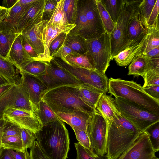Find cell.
<instances>
[{
    "instance_id": "6da1fadb",
    "label": "cell",
    "mask_w": 159,
    "mask_h": 159,
    "mask_svg": "<svg viewBox=\"0 0 159 159\" xmlns=\"http://www.w3.org/2000/svg\"><path fill=\"white\" fill-rule=\"evenodd\" d=\"M118 109L113 121L107 126L108 159H117L134 143L141 133Z\"/></svg>"
},
{
    "instance_id": "7a4b0ae2",
    "label": "cell",
    "mask_w": 159,
    "mask_h": 159,
    "mask_svg": "<svg viewBox=\"0 0 159 159\" xmlns=\"http://www.w3.org/2000/svg\"><path fill=\"white\" fill-rule=\"evenodd\" d=\"M35 134L37 141L49 159H66L70 148L69 133L59 119L43 126Z\"/></svg>"
},
{
    "instance_id": "3957f363",
    "label": "cell",
    "mask_w": 159,
    "mask_h": 159,
    "mask_svg": "<svg viewBox=\"0 0 159 159\" xmlns=\"http://www.w3.org/2000/svg\"><path fill=\"white\" fill-rule=\"evenodd\" d=\"M80 86L64 85L47 90L42 95L44 101L56 114L81 111L92 114L94 109L81 98Z\"/></svg>"
},
{
    "instance_id": "277c9868",
    "label": "cell",
    "mask_w": 159,
    "mask_h": 159,
    "mask_svg": "<svg viewBox=\"0 0 159 159\" xmlns=\"http://www.w3.org/2000/svg\"><path fill=\"white\" fill-rule=\"evenodd\" d=\"M108 93L119 97L159 116V101L148 94L140 84L132 81L111 77L108 79Z\"/></svg>"
},
{
    "instance_id": "5b68a950",
    "label": "cell",
    "mask_w": 159,
    "mask_h": 159,
    "mask_svg": "<svg viewBox=\"0 0 159 159\" xmlns=\"http://www.w3.org/2000/svg\"><path fill=\"white\" fill-rule=\"evenodd\" d=\"M51 61L82 82V87L101 94L108 91V79L105 74L96 70L72 66L57 57L53 58Z\"/></svg>"
},
{
    "instance_id": "8992f818",
    "label": "cell",
    "mask_w": 159,
    "mask_h": 159,
    "mask_svg": "<svg viewBox=\"0 0 159 159\" xmlns=\"http://www.w3.org/2000/svg\"><path fill=\"white\" fill-rule=\"evenodd\" d=\"M133 8V0H122L120 11L111 34V60L128 46V24Z\"/></svg>"
},
{
    "instance_id": "52a82bcc",
    "label": "cell",
    "mask_w": 159,
    "mask_h": 159,
    "mask_svg": "<svg viewBox=\"0 0 159 159\" xmlns=\"http://www.w3.org/2000/svg\"><path fill=\"white\" fill-rule=\"evenodd\" d=\"M121 114L133 124L141 132L153 124L159 121V116L144 110L119 97L115 98Z\"/></svg>"
},
{
    "instance_id": "ba28073f",
    "label": "cell",
    "mask_w": 159,
    "mask_h": 159,
    "mask_svg": "<svg viewBox=\"0 0 159 159\" xmlns=\"http://www.w3.org/2000/svg\"><path fill=\"white\" fill-rule=\"evenodd\" d=\"M85 44L95 70L105 74L111 61V34L106 31L97 38L85 39Z\"/></svg>"
},
{
    "instance_id": "9c48e42d",
    "label": "cell",
    "mask_w": 159,
    "mask_h": 159,
    "mask_svg": "<svg viewBox=\"0 0 159 159\" xmlns=\"http://www.w3.org/2000/svg\"><path fill=\"white\" fill-rule=\"evenodd\" d=\"M87 133L95 153L98 156L106 154V123L104 118L95 111L89 122Z\"/></svg>"
},
{
    "instance_id": "30bf717a",
    "label": "cell",
    "mask_w": 159,
    "mask_h": 159,
    "mask_svg": "<svg viewBox=\"0 0 159 159\" xmlns=\"http://www.w3.org/2000/svg\"><path fill=\"white\" fill-rule=\"evenodd\" d=\"M38 77L47 87V90L64 85L81 87L83 85L80 80L51 61L47 63L45 72Z\"/></svg>"
},
{
    "instance_id": "8fae6325",
    "label": "cell",
    "mask_w": 159,
    "mask_h": 159,
    "mask_svg": "<svg viewBox=\"0 0 159 159\" xmlns=\"http://www.w3.org/2000/svg\"><path fill=\"white\" fill-rule=\"evenodd\" d=\"M3 118L6 121L13 123L35 133L42 126L33 111L11 107L4 113Z\"/></svg>"
},
{
    "instance_id": "7c38bea8",
    "label": "cell",
    "mask_w": 159,
    "mask_h": 159,
    "mask_svg": "<svg viewBox=\"0 0 159 159\" xmlns=\"http://www.w3.org/2000/svg\"><path fill=\"white\" fill-rule=\"evenodd\" d=\"M146 132H141L134 143L117 159H151L155 156Z\"/></svg>"
},
{
    "instance_id": "4fadbf2b",
    "label": "cell",
    "mask_w": 159,
    "mask_h": 159,
    "mask_svg": "<svg viewBox=\"0 0 159 159\" xmlns=\"http://www.w3.org/2000/svg\"><path fill=\"white\" fill-rule=\"evenodd\" d=\"M141 1L133 0V8L128 24L129 42L127 47L140 42L147 32V28L139 11Z\"/></svg>"
},
{
    "instance_id": "5bb4252c",
    "label": "cell",
    "mask_w": 159,
    "mask_h": 159,
    "mask_svg": "<svg viewBox=\"0 0 159 159\" xmlns=\"http://www.w3.org/2000/svg\"><path fill=\"white\" fill-rule=\"evenodd\" d=\"M90 39L97 38L106 31L101 20L95 0H83Z\"/></svg>"
},
{
    "instance_id": "9a60e30c",
    "label": "cell",
    "mask_w": 159,
    "mask_h": 159,
    "mask_svg": "<svg viewBox=\"0 0 159 159\" xmlns=\"http://www.w3.org/2000/svg\"><path fill=\"white\" fill-rule=\"evenodd\" d=\"M17 2L8 10L5 18L0 25V32L10 34L19 33L17 26L20 21L34 2L21 5L18 4Z\"/></svg>"
},
{
    "instance_id": "2e32d148",
    "label": "cell",
    "mask_w": 159,
    "mask_h": 159,
    "mask_svg": "<svg viewBox=\"0 0 159 159\" xmlns=\"http://www.w3.org/2000/svg\"><path fill=\"white\" fill-rule=\"evenodd\" d=\"M21 74L20 83L27 92L31 103L37 105L41 100L42 95L48 89L38 76L20 72Z\"/></svg>"
},
{
    "instance_id": "e0dca14e",
    "label": "cell",
    "mask_w": 159,
    "mask_h": 159,
    "mask_svg": "<svg viewBox=\"0 0 159 159\" xmlns=\"http://www.w3.org/2000/svg\"><path fill=\"white\" fill-rule=\"evenodd\" d=\"M46 0H37L20 21L17 26L19 33L24 34L35 24L43 20Z\"/></svg>"
},
{
    "instance_id": "ac0fdd59",
    "label": "cell",
    "mask_w": 159,
    "mask_h": 159,
    "mask_svg": "<svg viewBox=\"0 0 159 159\" xmlns=\"http://www.w3.org/2000/svg\"><path fill=\"white\" fill-rule=\"evenodd\" d=\"M76 26L75 24L64 26L53 24L45 26L42 34L44 52L39 61L50 63L52 59L49 52V47L52 42L60 34L64 33L68 34Z\"/></svg>"
},
{
    "instance_id": "d6986e66",
    "label": "cell",
    "mask_w": 159,
    "mask_h": 159,
    "mask_svg": "<svg viewBox=\"0 0 159 159\" xmlns=\"http://www.w3.org/2000/svg\"><path fill=\"white\" fill-rule=\"evenodd\" d=\"M48 21L47 19L43 20L35 24L25 33L21 34L38 54V57L36 61H39L44 52L42 34Z\"/></svg>"
},
{
    "instance_id": "ffe728a7",
    "label": "cell",
    "mask_w": 159,
    "mask_h": 159,
    "mask_svg": "<svg viewBox=\"0 0 159 159\" xmlns=\"http://www.w3.org/2000/svg\"><path fill=\"white\" fill-rule=\"evenodd\" d=\"M6 59L19 70L28 62L34 60L24 50L21 34L14 42Z\"/></svg>"
},
{
    "instance_id": "44dd1931",
    "label": "cell",
    "mask_w": 159,
    "mask_h": 159,
    "mask_svg": "<svg viewBox=\"0 0 159 159\" xmlns=\"http://www.w3.org/2000/svg\"><path fill=\"white\" fill-rule=\"evenodd\" d=\"M93 113L81 111H75L69 113H58L57 118L70 125L72 128L87 132L88 124Z\"/></svg>"
},
{
    "instance_id": "7402d4cb",
    "label": "cell",
    "mask_w": 159,
    "mask_h": 159,
    "mask_svg": "<svg viewBox=\"0 0 159 159\" xmlns=\"http://www.w3.org/2000/svg\"><path fill=\"white\" fill-rule=\"evenodd\" d=\"M118 109L115 99L111 95L103 93L99 98L94 111L104 118L107 126L113 121Z\"/></svg>"
},
{
    "instance_id": "603a6c76",
    "label": "cell",
    "mask_w": 159,
    "mask_h": 159,
    "mask_svg": "<svg viewBox=\"0 0 159 159\" xmlns=\"http://www.w3.org/2000/svg\"><path fill=\"white\" fill-rule=\"evenodd\" d=\"M147 38V32L145 37L140 42L127 47L115 56L114 59L117 65L122 67L129 65L140 52Z\"/></svg>"
},
{
    "instance_id": "cb8c5ba5",
    "label": "cell",
    "mask_w": 159,
    "mask_h": 159,
    "mask_svg": "<svg viewBox=\"0 0 159 159\" xmlns=\"http://www.w3.org/2000/svg\"><path fill=\"white\" fill-rule=\"evenodd\" d=\"M76 26L69 33L78 35L85 39H90L83 0H78Z\"/></svg>"
},
{
    "instance_id": "d4e9b609",
    "label": "cell",
    "mask_w": 159,
    "mask_h": 159,
    "mask_svg": "<svg viewBox=\"0 0 159 159\" xmlns=\"http://www.w3.org/2000/svg\"><path fill=\"white\" fill-rule=\"evenodd\" d=\"M31 105L32 111L42 126L59 119L52 109L43 100H41L36 105L32 103Z\"/></svg>"
},
{
    "instance_id": "484cf974",
    "label": "cell",
    "mask_w": 159,
    "mask_h": 159,
    "mask_svg": "<svg viewBox=\"0 0 159 159\" xmlns=\"http://www.w3.org/2000/svg\"><path fill=\"white\" fill-rule=\"evenodd\" d=\"M61 59L72 66L96 70L92 60L87 52L77 56L69 55Z\"/></svg>"
},
{
    "instance_id": "4316f807",
    "label": "cell",
    "mask_w": 159,
    "mask_h": 159,
    "mask_svg": "<svg viewBox=\"0 0 159 159\" xmlns=\"http://www.w3.org/2000/svg\"><path fill=\"white\" fill-rule=\"evenodd\" d=\"M18 92V85L15 84L0 98V119L7 109L14 107Z\"/></svg>"
},
{
    "instance_id": "83f0119b",
    "label": "cell",
    "mask_w": 159,
    "mask_h": 159,
    "mask_svg": "<svg viewBox=\"0 0 159 159\" xmlns=\"http://www.w3.org/2000/svg\"><path fill=\"white\" fill-rule=\"evenodd\" d=\"M148 58L141 55H137L128 67L127 75L143 77L148 67Z\"/></svg>"
},
{
    "instance_id": "f1b7e54d",
    "label": "cell",
    "mask_w": 159,
    "mask_h": 159,
    "mask_svg": "<svg viewBox=\"0 0 159 159\" xmlns=\"http://www.w3.org/2000/svg\"><path fill=\"white\" fill-rule=\"evenodd\" d=\"M63 44L79 54H84L87 52L85 39L79 35L69 33L67 34Z\"/></svg>"
},
{
    "instance_id": "f546056e",
    "label": "cell",
    "mask_w": 159,
    "mask_h": 159,
    "mask_svg": "<svg viewBox=\"0 0 159 159\" xmlns=\"http://www.w3.org/2000/svg\"><path fill=\"white\" fill-rule=\"evenodd\" d=\"M158 47H159V26L148 27L147 28L146 40L137 55L144 54L149 50Z\"/></svg>"
},
{
    "instance_id": "4dcf8cb0",
    "label": "cell",
    "mask_w": 159,
    "mask_h": 159,
    "mask_svg": "<svg viewBox=\"0 0 159 159\" xmlns=\"http://www.w3.org/2000/svg\"><path fill=\"white\" fill-rule=\"evenodd\" d=\"M0 75L10 83L18 84L20 80L18 78L14 66L6 58L0 55Z\"/></svg>"
},
{
    "instance_id": "1f68e13d",
    "label": "cell",
    "mask_w": 159,
    "mask_h": 159,
    "mask_svg": "<svg viewBox=\"0 0 159 159\" xmlns=\"http://www.w3.org/2000/svg\"><path fill=\"white\" fill-rule=\"evenodd\" d=\"M64 0H58L56 8L46 26L53 24L64 26L70 25L68 23L64 11Z\"/></svg>"
},
{
    "instance_id": "d6a6232c",
    "label": "cell",
    "mask_w": 159,
    "mask_h": 159,
    "mask_svg": "<svg viewBox=\"0 0 159 159\" xmlns=\"http://www.w3.org/2000/svg\"><path fill=\"white\" fill-rule=\"evenodd\" d=\"M48 63L39 61H30L24 65L19 70L22 72L39 76L46 71Z\"/></svg>"
},
{
    "instance_id": "836d02e7",
    "label": "cell",
    "mask_w": 159,
    "mask_h": 159,
    "mask_svg": "<svg viewBox=\"0 0 159 159\" xmlns=\"http://www.w3.org/2000/svg\"><path fill=\"white\" fill-rule=\"evenodd\" d=\"M17 85L18 92L14 108L32 111L31 102L25 89L20 83Z\"/></svg>"
},
{
    "instance_id": "e575fe53",
    "label": "cell",
    "mask_w": 159,
    "mask_h": 159,
    "mask_svg": "<svg viewBox=\"0 0 159 159\" xmlns=\"http://www.w3.org/2000/svg\"><path fill=\"white\" fill-rule=\"evenodd\" d=\"M20 34L0 32V55L6 58L16 38Z\"/></svg>"
},
{
    "instance_id": "d590c367",
    "label": "cell",
    "mask_w": 159,
    "mask_h": 159,
    "mask_svg": "<svg viewBox=\"0 0 159 159\" xmlns=\"http://www.w3.org/2000/svg\"><path fill=\"white\" fill-rule=\"evenodd\" d=\"M2 146L16 151L23 152L24 149L21 134L2 137Z\"/></svg>"
},
{
    "instance_id": "8d00e7d4",
    "label": "cell",
    "mask_w": 159,
    "mask_h": 159,
    "mask_svg": "<svg viewBox=\"0 0 159 159\" xmlns=\"http://www.w3.org/2000/svg\"><path fill=\"white\" fill-rule=\"evenodd\" d=\"M101 1L115 24L120 11L122 0H101Z\"/></svg>"
},
{
    "instance_id": "74e56055",
    "label": "cell",
    "mask_w": 159,
    "mask_h": 159,
    "mask_svg": "<svg viewBox=\"0 0 159 159\" xmlns=\"http://www.w3.org/2000/svg\"><path fill=\"white\" fill-rule=\"evenodd\" d=\"M98 8L106 30L110 34L115 25L109 14L101 2V0H95Z\"/></svg>"
},
{
    "instance_id": "f35d334b",
    "label": "cell",
    "mask_w": 159,
    "mask_h": 159,
    "mask_svg": "<svg viewBox=\"0 0 159 159\" xmlns=\"http://www.w3.org/2000/svg\"><path fill=\"white\" fill-rule=\"evenodd\" d=\"M78 0H64L63 9L69 24H75L78 8Z\"/></svg>"
},
{
    "instance_id": "ab89813d",
    "label": "cell",
    "mask_w": 159,
    "mask_h": 159,
    "mask_svg": "<svg viewBox=\"0 0 159 159\" xmlns=\"http://www.w3.org/2000/svg\"><path fill=\"white\" fill-rule=\"evenodd\" d=\"M79 91L82 99L95 109L97 102L102 94L91 90L79 87Z\"/></svg>"
},
{
    "instance_id": "60d3db41",
    "label": "cell",
    "mask_w": 159,
    "mask_h": 159,
    "mask_svg": "<svg viewBox=\"0 0 159 159\" xmlns=\"http://www.w3.org/2000/svg\"><path fill=\"white\" fill-rule=\"evenodd\" d=\"M144 131L148 134L153 148L155 152L159 150V121L148 127Z\"/></svg>"
},
{
    "instance_id": "b9f144b4",
    "label": "cell",
    "mask_w": 159,
    "mask_h": 159,
    "mask_svg": "<svg viewBox=\"0 0 159 159\" xmlns=\"http://www.w3.org/2000/svg\"><path fill=\"white\" fill-rule=\"evenodd\" d=\"M78 142L93 157H96V155L93 150L89 138L86 132L75 129H73Z\"/></svg>"
},
{
    "instance_id": "7bdbcfd3",
    "label": "cell",
    "mask_w": 159,
    "mask_h": 159,
    "mask_svg": "<svg viewBox=\"0 0 159 159\" xmlns=\"http://www.w3.org/2000/svg\"><path fill=\"white\" fill-rule=\"evenodd\" d=\"M156 1L157 0H141L139 4V12L146 26L147 22Z\"/></svg>"
},
{
    "instance_id": "ee69618b",
    "label": "cell",
    "mask_w": 159,
    "mask_h": 159,
    "mask_svg": "<svg viewBox=\"0 0 159 159\" xmlns=\"http://www.w3.org/2000/svg\"><path fill=\"white\" fill-rule=\"evenodd\" d=\"M20 134L24 150L30 148L36 139L35 134L29 130L21 128Z\"/></svg>"
},
{
    "instance_id": "f6af8a7d",
    "label": "cell",
    "mask_w": 159,
    "mask_h": 159,
    "mask_svg": "<svg viewBox=\"0 0 159 159\" xmlns=\"http://www.w3.org/2000/svg\"><path fill=\"white\" fill-rule=\"evenodd\" d=\"M77 152L76 159H108L106 154L93 157L78 142L74 143Z\"/></svg>"
},
{
    "instance_id": "bcb514c9",
    "label": "cell",
    "mask_w": 159,
    "mask_h": 159,
    "mask_svg": "<svg viewBox=\"0 0 159 159\" xmlns=\"http://www.w3.org/2000/svg\"><path fill=\"white\" fill-rule=\"evenodd\" d=\"M159 0H157L147 22V28L153 26H159Z\"/></svg>"
},
{
    "instance_id": "7dc6e473",
    "label": "cell",
    "mask_w": 159,
    "mask_h": 159,
    "mask_svg": "<svg viewBox=\"0 0 159 159\" xmlns=\"http://www.w3.org/2000/svg\"><path fill=\"white\" fill-rule=\"evenodd\" d=\"M21 127L16 124L6 120L4 125L2 137L13 135L20 134Z\"/></svg>"
},
{
    "instance_id": "c3c4849f",
    "label": "cell",
    "mask_w": 159,
    "mask_h": 159,
    "mask_svg": "<svg viewBox=\"0 0 159 159\" xmlns=\"http://www.w3.org/2000/svg\"><path fill=\"white\" fill-rule=\"evenodd\" d=\"M67 34L64 33L60 34L51 43L49 47V52L52 59L56 52L63 44Z\"/></svg>"
},
{
    "instance_id": "681fc988",
    "label": "cell",
    "mask_w": 159,
    "mask_h": 159,
    "mask_svg": "<svg viewBox=\"0 0 159 159\" xmlns=\"http://www.w3.org/2000/svg\"><path fill=\"white\" fill-rule=\"evenodd\" d=\"M30 159H49L35 140L30 148Z\"/></svg>"
},
{
    "instance_id": "f907efd6",
    "label": "cell",
    "mask_w": 159,
    "mask_h": 159,
    "mask_svg": "<svg viewBox=\"0 0 159 159\" xmlns=\"http://www.w3.org/2000/svg\"><path fill=\"white\" fill-rule=\"evenodd\" d=\"M80 55V54L73 51L70 48L63 43L56 52L53 56V58L56 57L62 59L69 55L77 56Z\"/></svg>"
},
{
    "instance_id": "816d5d0a",
    "label": "cell",
    "mask_w": 159,
    "mask_h": 159,
    "mask_svg": "<svg viewBox=\"0 0 159 159\" xmlns=\"http://www.w3.org/2000/svg\"><path fill=\"white\" fill-rule=\"evenodd\" d=\"M21 34L22 45L27 53L34 60H36L38 55L32 47L28 43L24 37Z\"/></svg>"
},
{
    "instance_id": "f5cc1de1",
    "label": "cell",
    "mask_w": 159,
    "mask_h": 159,
    "mask_svg": "<svg viewBox=\"0 0 159 159\" xmlns=\"http://www.w3.org/2000/svg\"><path fill=\"white\" fill-rule=\"evenodd\" d=\"M142 87L148 94L154 99L159 101V85Z\"/></svg>"
},
{
    "instance_id": "db71d44e",
    "label": "cell",
    "mask_w": 159,
    "mask_h": 159,
    "mask_svg": "<svg viewBox=\"0 0 159 159\" xmlns=\"http://www.w3.org/2000/svg\"><path fill=\"white\" fill-rule=\"evenodd\" d=\"M15 159H30V153L27 150L23 152L16 151L12 149H8Z\"/></svg>"
},
{
    "instance_id": "11a10c76",
    "label": "cell",
    "mask_w": 159,
    "mask_h": 159,
    "mask_svg": "<svg viewBox=\"0 0 159 159\" xmlns=\"http://www.w3.org/2000/svg\"><path fill=\"white\" fill-rule=\"evenodd\" d=\"M57 2V0H46L43 13H52L56 8Z\"/></svg>"
},
{
    "instance_id": "9f6ffc18",
    "label": "cell",
    "mask_w": 159,
    "mask_h": 159,
    "mask_svg": "<svg viewBox=\"0 0 159 159\" xmlns=\"http://www.w3.org/2000/svg\"><path fill=\"white\" fill-rule=\"evenodd\" d=\"M0 159H15L7 149L2 148L0 153Z\"/></svg>"
},
{
    "instance_id": "6f0895ef",
    "label": "cell",
    "mask_w": 159,
    "mask_h": 159,
    "mask_svg": "<svg viewBox=\"0 0 159 159\" xmlns=\"http://www.w3.org/2000/svg\"><path fill=\"white\" fill-rule=\"evenodd\" d=\"M138 55H141L147 57L148 58L159 56V47L152 49L146 53Z\"/></svg>"
},
{
    "instance_id": "680465c9",
    "label": "cell",
    "mask_w": 159,
    "mask_h": 159,
    "mask_svg": "<svg viewBox=\"0 0 159 159\" xmlns=\"http://www.w3.org/2000/svg\"><path fill=\"white\" fill-rule=\"evenodd\" d=\"M18 0H4L2 2V6L8 10L11 8Z\"/></svg>"
},
{
    "instance_id": "91938a15",
    "label": "cell",
    "mask_w": 159,
    "mask_h": 159,
    "mask_svg": "<svg viewBox=\"0 0 159 159\" xmlns=\"http://www.w3.org/2000/svg\"><path fill=\"white\" fill-rule=\"evenodd\" d=\"M14 84L9 83L0 86V98L4 95Z\"/></svg>"
},
{
    "instance_id": "94428289",
    "label": "cell",
    "mask_w": 159,
    "mask_h": 159,
    "mask_svg": "<svg viewBox=\"0 0 159 159\" xmlns=\"http://www.w3.org/2000/svg\"><path fill=\"white\" fill-rule=\"evenodd\" d=\"M6 120L3 118L0 119V153L2 148V139L3 131Z\"/></svg>"
},
{
    "instance_id": "6125c7cd",
    "label": "cell",
    "mask_w": 159,
    "mask_h": 159,
    "mask_svg": "<svg viewBox=\"0 0 159 159\" xmlns=\"http://www.w3.org/2000/svg\"><path fill=\"white\" fill-rule=\"evenodd\" d=\"M8 10L0 5V25L5 18Z\"/></svg>"
},
{
    "instance_id": "be15d7a7",
    "label": "cell",
    "mask_w": 159,
    "mask_h": 159,
    "mask_svg": "<svg viewBox=\"0 0 159 159\" xmlns=\"http://www.w3.org/2000/svg\"><path fill=\"white\" fill-rule=\"evenodd\" d=\"M37 0H18L17 3L20 5H25L32 3Z\"/></svg>"
},
{
    "instance_id": "e7e4bbea",
    "label": "cell",
    "mask_w": 159,
    "mask_h": 159,
    "mask_svg": "<svg viewBox=\"0 0 159 159\" xmlns=\"http://www.w3.org/2000/svg\"><path fill=\"white\" fill-rule=\"evenodd\" d=\"M9 83H11L6 78L0 75V86Z\"/></svg>"
},
{
    "instance_id": "03108f58",
    "label": "cell",
    "mask_w": 159,
    "mask_h": 159,
    "mask_svg": "<svg viewBox=\"0 0 159 159\" xmlns=\"http://www.w3.org/2000/svg\"><path fill=\"white\" fill-rule=\"evenodd\" d=\"M151 159H159L158 157H157L156 156L153 157Z\"/></svg>"
}]
</instances>
